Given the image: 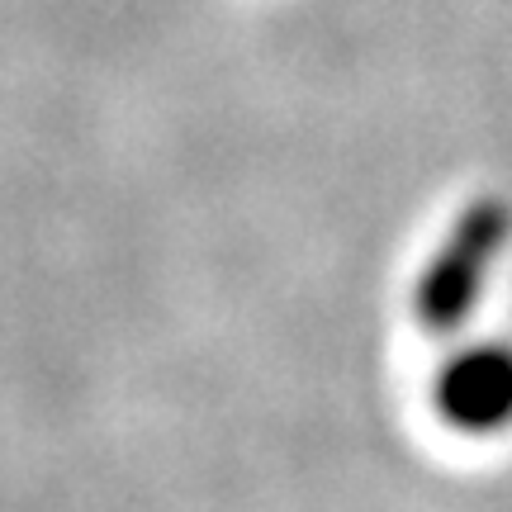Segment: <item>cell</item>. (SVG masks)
Instances as JSON below:
<instances>
[{
  "label": "cell",
  "instance_id": "1",
  "mask_svg": "<svg viewBox=\"0 0 512 512\" xmlns=\"http://www.w3.org/2000/svg\"><path fill=\"white\" fill-rule=\"evenodd\" d=\"M512 252V204L503 195H475L441 228L432 252L422 256L408 294V313L422 337L456 342L479 318L498 271Z\"/></svg>",
  "mask_w": 512,
  "mask_h": 512
},
{
  "label": "cell",
  "instance_id": "2",
  "mask_svg": "<svg viewBox=\"0 0 512 512\" xmlns=\"http://www.w3.org/2000/svg\"><path fill=\"white\" fill-rule=\"evenodd\" d=\"M427 408L460 441L512 437V337H456L427 380Z\"/></svg>",
  "mask_w": 512,
  "mask_h": 512
}]
</instances>
